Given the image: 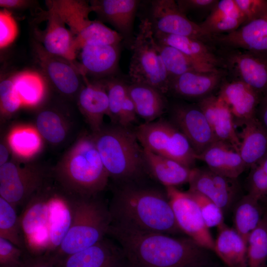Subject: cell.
I'll use <instances>...</instances> for the list:
<instances>
[{
	"mask_svg": "<svg viewBox=\"0 0 267 267\" xmlns=\"http://www.w3.org/2000/svg\"><path fill=\"white\" fill-rule=\"evenodd\" d=\"M107 235L116 241L130 267H202L209 250L188 237H176L111 224Z\"/></svg>",
	"mask_w": 267,
	"mask_h": 267,
	"instance_id": "6da1fadb",
	"label": "cell"
},
{
	"mask_svg": "<svg viewBox=\"0 0 267 267\" xmlns=\"http://www.w3.org/2000/svg\"><path fill=\"white\" fill-rule=\"evenodd\" d=\"M108 207L112 224L171 235L182 232L166 188L149 184L146 179L115 184Z\"/></svg>",
	"mask_w": 267,
	"mask_h": 267,
	"instance_id": "7a4b0ae2",
	"label": "cell"
},
{
	"mask_svg": "<svg viewBox=\"0 0 267 267\" xmlns=\"http://www.w3.org/2000/svg\"><path fill=\"white\" fill-rule=\"evenodd\" d=\"M54 178L71 197L97 196L109 176L92 134L82 135L64 154L53 170Z\"/></svg>",
	"mask_w": 267,
	"mask_h": 267,
	"instance_id": "3957f363",
	"label": "cell"
},
{
	"mask_svg": "<svg viewBox=\"0 0 267 267\" xmlns=\"http://www.w3.org/2000/svg\"><path fill=\"white\" fill-rule=\"evenodd\" d=\"M109 178L115 184L146 179L149 174L144 148L134 130L118 124L92 133Z\"/></svg>",
	"mask_w": 267,
	"mask_h": 267,
	"instance_id": "277c9868",
	"label": "cell"
},
{
	"mask_svg": "<svg viewBox=\"0 0 267 267\" xmlns=\"http://www.w3.org/2000/svg\"><path fill=\"white\" fill-rule=\"evenodd\" d=\"M68 197L72 209L71 223L59 246L51 254L45 256L52 262L102 240L107 235L112 222L108 206L97 196Z\"/></svg>",
	"mask_w": 267,
	"mask_h": 267,
	"instance_id": "5b68a950",
	"label": "cell"
},
{
	"mask_svg": "<svg viewBox=\"0 0 267 267\" xmlns=\"http://www.w3.org/2000/svg\"><path fill=\"white\" fill-rule=\"evenodd\" d=\"M131 48L129 75L132 83L147 85L164 94L168 93L170 80L149 19L140 21Z\"/></svg>",
	"mask_w": 267,
	"mask_h": 267,
	"instance_id": "8992f818",
	"label": "cell"
},
{
	"mask_svg": "<svg viewBox=\"0 0 267 267\" xmlns=\"http://www.w3.org/2000/svg\"><path fill=\"white\" fill-rule=\"evenodd\" d=\"M134 132L144 149L194 168L197 154L186 137L170 120L160 118L144 122Z\"/></svg>",
	"mask_w": 267,
	"mask_h": 267,
	"instance_id": "52a82bcc",
	"label": "cell"
},
{
	"mask_svg": "<svg viewBox=\"0 0 267 267\" xmlns=\"http://www.w3.org/2000/svg\"><path fill=\"white\" fill-rule=\"evenodd\" d=\"M218 49L226 78L247 84L262 97L267 92V51Z\"/></svg>",
	"mask_w": 267,
	"mask_h": 267,
	"instance_id": "ba28073f",
	"label": "cell"
},
{
	"mask_svg": "<svg viewBox=\"0 0 267 267\" xmlns=\"http://www.w3.org/2000/svg\"><path fill=\"white\" fill-rule=\"evenodd\" d=\"M46 177L36 165L10 160L0 166V197L16 209L44 188Z\"/></svg>",
	"mask_w": 267,
	"mask_h": 267,
	"instance_id": "9c48e42d",
	"label": "cell"
},
{
	"mask_svg": "<svg viewBox=\"0 0 267 267\" xmlns=\"http://www.w3.org/2000/svg\"><path fill=\"white\" fill-rule=\"evenodd\" d=\"M50 190L43 188L27 202L19 216L25 248L33 257L44 255L48 244Z\"/></svg>",
	"mask_w": 267,
	"mask_h": 267,
	"instance_id": "30bf717a",
	"label": "cell"
},
{
	"mask_svg": "<svg viewBox=\"0 0 267 267\" xmlns=\"http://www.w3.org/2000/svg\"><path fill=\"white\" fill-rule=\"evenodd\" d=\"M165 188L176 222L181 232L201 247L216 254L215 240L190 193L176 187Z\"/></svg>",
	"mask_w": 267,
	"mask_h": 267,
	"instance_id": "8fae6325",
	"label": "cell"
},
{
	"mask_svg": "<svg viewBox=\"0 0 267 267\" xmlns=\"http://www.w3.org/2000/svg\"><path fill=\"white\" fill-rule=\"evenodd\" d=\"M151 20L154 32L165 35L186 36L210 43V37L198 24L189 19L174 0L151 2Z\"/></svg>",
	"mask_w": 267,
	"mask_h": 267,
	"instance_id": "7c38bea8",
	"label": "cell"
},
{
	"mask_svg": "<svg viewBox=\"0 0 267 267\" xmlns=\"http://www.w3.org/2000/svg\"><path fill=\"white\" fill-rule=\"evenodd\" d=\"M170 121L186 137L197 156L217 141L197 104H174L170 108Z\"/></svg>",
	"mask_w": 267,
	"mask_h": 267,
	"instance_id": "4fadbf2b",
	"label": "cell"
},
{
	"mask_svg": "<svg viewBox=\"0 0 267 267\" xmlns=\"http://www.w3.org/2000/svg\"><path fill=\"white\" fill-rule=\"evenodd\" d=\"M36 61L51 84L62 94H78L84 78L77 65L64 58L47 52L41 44L34 45Z\"/></svg>",
	"mask_w": 267,
	"mask_h": 267,
	"instance_id": "5bb4252c",
	"label": "cell"
},
{
	"mask_svg": "<svg viewBox=\"0 0 267 267\" xmlns=\"http://www.w3.org/2000/svg\"><path fill=\"white\" fill-rule=\"evenodd\" d=\"M188 183L189 191L207 197L223 212L230 206L238 190L236 179L220 175L208 168H194Z\"/></svg>",
	"mask_w": 267,
	"mask_h": 267,
	"instance_id": "9a60e30c",
	"label": "cell"
},
{
	"mask_svg": "<svg viewBox=\"0 0 267 267\" xmlns=\"http://www.w3.org/2000/svg\"><path fill=\"white\" fill-rule=\"evenodd\" d=\"M124 262L120 246L105 237L93 246L52 263L55 267H122Z\"/></svg>",
	"mask_w": 267,
	"mask_h": 267,
	"instance_id": "2e32d148",
	"label": "cell"
},
{
	"mask_svg": "<svg viewBox=\"0 0 267 267\" xmlns=\"http://www.w3.org/2000/svg\"><path fill=\"white\" fill-rule=\"evenodd\" d=\"M226 76L223 69L202 72L189 71L171 81L168 93L181 98L198 101L213 94Z\"/></svg>",
	"mask_w": 267,
	"mask_h": 267,
	"instance_id": "e0dca14e",
	"label": "cell"
},
{
	"mask_svg": "<svg viewBox=\"0 0 267 267\" xmlns=\"http://www.w3.org/2000/svg\"><path fill=\"white\" fill-rule=\"evenodd\" d=\"M218 95L228 107L235 124L239 125L256 117L262 98L247 84L226 77L219 89Z\"/></svg>",
	"mask_w": 267,
	"mask_h": 267,
	"instance_id": "ac0fdd59",
	"label": "cell"
},
{
	"mask_svg": "<svg viewBox=\"0 0 267 267\" xmlns=\"http://www.w3.org/2000/svg\"><path fill=\"white\" fill-rule=\"evenodd\" d=\"M43 14L47 22L45 29L39 34L41 45L49 53L76 64L79 50L75 36L52 9L47 7Z\"/></svg>",
	"mask_w": 267,
	"mask_h": 267,
	"instance_id": "d6986e66",
	"label": "cell"
},
{
	"mask_svg": "<svg viewBox=\"0 0 267 267\" xmlns=\"http://www.w3.org/2000/svg\"><path fill=\"white\" fill-rule=\"evenodd\" d=\"M77 66L83 76L90 75L95 80L110 77L116 72L119 57V44H86L80 49Z\"/></svg>",
	"mask_w": 267,
	"mask_h": 267,
	"instance_id": "ffe728a7",
	"label": "cell"
},
{
	"mask_svg": "<svg viewBox=\"0 0 267 267\" xmlns=\"http://www.w3.org/2000/svg\"><path fill=\"white\" fill-rule=\"evenodd\" d=\"M197 104L205 116L217 141L226 143L239 152L240 140L234 118L224 102L218 94H213L199 100Z\"/></svg>",
	"mask_w": 267,
	"mask_h": 267,
	"instance_id": "44dd1931",
	"label": "cell"
},
{
	"mask_svg": "<svg viewBox=\"0 0 267 267\" xmlns=\"http://www.w3.org/2000/svg\"><path fill=\"white\" fill-rule=\"evenodd\" d=\"M210 44L218 48L267 51V15L233 32L212 36Z\"/></svg>",
	"mask_w": 267,
	"mask_h": 267,
	"instance_id": "7402d4cb",
	"label": "cell"
},
{
	"mask_svg": "<svg viewBox=\"0 0 267 267\" xmlns=\"http://www.w3.org/2000/svg\"><path fill=\"white\" fill-rule=\"evenodd\" d=\"M84 85L78 94L79 108L92 133L103 126V118L109 115V102L103 79L90 81L83 76Z\"/></svg>",
	"mask_w": 267,
	"mask_h": 267,
	"instance_id": "603a6c76",
	"label": "cell"
},
{
	"mask_svg": "<svg viewBox=\"0 0 267 267\" xmlns=\"http://www.w3.org/2000/svg\"><path fill=\"white\" fill-rule=\"evenodd\" d=\"M139 2L137 0H92L89 3L99 21L112 25L123 39H130Z\"/></svg>",
	"mask_w": 267,
	"mask_h": 267,
	"instance_id": "cb8c5ba5",
	"label": "cell"
},
{
	"mask_svg": "<svg viewBox=\"0 0 267 267\" xmlns=\"http://www.w3.org/2000/svg\"><path fill=\"white\" fill-rule=\"evenodd\" d=\"M156 41L172 46L182 52L204 72H212L222 68L220 57L210 44L186 36L165 35L155 33Z\"/></svg>",
	"mask_w": 267,
	"mask_h": 267,
	"instance_id": "d4e9b609",
	"label": "cell"
},
{
	"mask_svg": "<svg viewBox=\"0 0 267 267\" xmlns=\"http://www.w3.org/2000/svg\"><path fill=\"white\" fill-rule=\"evenodd\" d=\"M212 171L223 176L237 179L246 166L239 153L230 145L216 141L197 156Z\"/></svg>",
	"mask_w": 267,
	"mask_h": 267,
	"instance_id": "484cf974",
	"label": "cell"
},
{
	"mask_svg": "<svg viewBox=\"0 0 267 267\" xmlns=\"http://www.w3.org/2000/svg\"><path fill=\"white\" fill-rule=\"evenodd\" d=\"M46 3L69 27L76 38L79 51V44L93 22L89 17L91 12L89 2L80 0H46Z\"/></svg>",
	"mask_w": 267,
	"mask_h": 267,
	"instance_id": "4316f807",
	"label": "cell"
},
{
	"mask_svg": "<svg viewBox=\"0 0 267 267\" xmlns=\"http://www.w3.org/2000/svg\"><path fill=\"white\" fill-rule=\"evenodd\" d=\"M241 125L239 153L246 167H252L267 156V132L256 117Z\"/></svg>",
	"mask_w": 267,
	"mask_h": 267,
	"instance_id": "83f0119b",
	"label": "cell"
},
{
	"mask_svg": "<svg viewBox=\"0 0 267 267\" xmlns=\"http://www.w3.org/2000/svg\"><path fill=\"white\" fill-rule=\"evenodd\" d=\"M149 176L167 187L188 183L193 168L144 149Z\"/></svg>",
	"mask_w": 267,
	"mask_h": 267,
	"instance_id": "f1b7e54d",
	"label": "cell"
},
{
	"mask_svg": "<svg viewBox=\"0 0 267 267\" xmlns=\"http://www.w3.org/2000/svg\"><path fill=\"white\" fill-rule=\"evenodd\" d=\"M245 21L234 0H221L199 25L211 38L212 36L233 32L244 25Z\"/></svg>",
	"mask_w": 267,
	"mask_h": 267,
	"instance_id": "f546056e",
	"label": "cell"
},
{
	"mask_svg": "<svg viewBox=\"0 0 267 267\" xmlns=\"http://www.w3.org/2000/svg\"><path fill=\"white\" fill-rule=\"evenodd\" d=\"M72 221L70 198L67 195L52 193L50 199L48 223V256L60 245L66 235Z\"/></svg>",
	"mask_w": 267,
	"mask_h": 267,
	"instance_id": "4dcf8cb0",
	"label": "cell"
},
{
	"mask_svg": "<svg viewBox=\"0 0 267 267\" xmlns=\"http://www.w3.org/2000/svg\"><path fill=\"white\" fill-rule=\"evenodd\" d=\"M128 92L134 104L137 116L145 123L157 120L167 109L165 94L151 86L131 83L128 86Z\"/></svg>",
	"mask_w": 267,
	"mask_h": 267,
	"instance_id": "1f68e13d",
	"label": "cell"
},
{
	"mask_svg": "<svg viewBox=\"0 0 267 267\" xmlns=\"http://www.w3.org/2000/svg\"><path fill=\"white\" fill-rule=\"evenodd\" d=\"M218 229L216 254L228 267H247V244L242 237L225 224Z\"/></svg>",
	"mask_w": 267,
	"mask_h": 267,
	"instance_id": "d6a6232c",
	"label": "cell"
},
{
	"mask_svg": "<svg viewBox=\"0 0 267 267\" xmlns=\"http://www.w3.org/2000/svg\"><path fill=\"white\" fill-rule=\"evenodd\" d=\"M36 129L43 139L52 145L64 142L68 136L69 125L65 117L50 108L41 110L36 117Z\"/></svg>",
	"mask_w": 267,
	"mask_h": 267,
	"instance_id": "836d02e7",
	"label": "cell"
},
{
	"mask_svg": "<svg viewBox=\"0 0 267 267\" xmlns=\"http://www.w3.org/2000/svg\"><path fill=\"white\" fill-rule=\"evenodd\" d=\"M12 79L22 105L34 106L42 101L45 93V85L40 74L25 71L13 76Z\"/></svg>",
	"mask_w": 267,
	"mask_h": 267,
	"instance_id": "e575fe53",
	"label": "cell"
},
{
	"mask_svg": "<svg viewBox=\"0 0 267 267\" xmlns=\"http://www.w3.org/2000/svg\"><path fill=\"white\" fill-rule=\"evenodd\" d=\"M259 203V201L247 194L238 202L235 209V229L246 244L249 234L257 227L263 217Z\"/></svg>",
	"mask_w": 267,
	"mask_h": 267,
	"instance_id": "d590c367",
	"label": "cell"
},
{
	"mask_svg": "<svg viewBox=\"0 0 267 267\" xmlns=\"http://www.w3.org/2000/svg\"><path fill=\"white\" fill-rule=\"evenodd\" d=\"M267 262V213L250 233L247 243V267H266Z\"/></svg>",
	"mask_w": 267,
	"mask_h": 267,
	"instance_id": "8d00e7d4",
	"label": "cell"
},
{
	"mask_svg": "<svg viewBox=\"0 0 267 267\" xmlns=\"http://www.w3.org/2000/svg\"><path fill=\"white\" fill-rule=\"evenodd\" d=\"M156 42L167 72L170 83L171 81L186 72L192 71L202 72L191 59L179 49L169 45Z\"/></svg>",
	"mask_w": 267,
	"mask_h": 267,
	"instance_id": "74e56055",
	"label": "cell"
},
{
	"mask_svg": "<svg viewBox=\"0 0 267 267\" xmlns=\"http://www.w3.org/2000/svg\"><path fill=\"white\" fill-rule=\"evenodd\" d=\"M0 238L23 250L25 245L16 209L0 197Z\"/></svg>",
	"mask_w": 267,
	"mask_h": 267,
	"instance_id": "f35d334b",
	"label": "cell"
},
{
	"mask_svg": "<svg viewBox=\"0 0 267 267\" xmlns=\"http://www.w3.org/2000/svg\"><path fill=\"white\" fill-rule=\"evenodd\" d=\"M8 143L17 156L28 158L37 153L41 147V136L36 130L17 127L9 134Z\"/></svg>",
	"mask_w": 267,
	"mask_h": 267,
	"instance_id": "ab89813d",
	"label": "cell"
},
{
	"mask_svg": "<svg viewBox=\"0 0 267 267\" xmlns=\"http://www.w3.org/2000/svg\"><path fill=\"white\" fill-rule=\"evenodd\" d=\"M109 102V115L113 124H117L121 110L128 94V86L122 80L113 77L103 79Z\"/></svg>",
	"mask_w": 267,
	"mask_h": 267,
	"instance_id": "60d3db41",
	"label": "cell"
},
{
	"mask_svg": "<svg viewBox=\"0 0 267 267\" xmlns=\"http://www.w3.org/2000/svg\"><path fill=\"white\" fill-rule=\"evenodd\" d=\"M197 203L205 223L209 228L223 226V211L214 202L196 192L188 190Z\"/></svg>",
	"mask_w": 267,
	"mask_h": 267,
	"instance_id": "b9f144b4",
	"label": "cell"
},
{
	"mask_svg": "<svg viewBox=\"0 0 267 267\" xmlns=\"http://www.w3.org/2000/svg\"><path fill=\"white\" fill-rule=\"evenodd\" d=\"M248 194L260 201L267 195V156L251 167Z\"/></svg>",
	"mask_w": 267,
	"mask_h": 267,
	"instance_id": "7bdbcfd3",
	"label": "cell"
},
{
	"mask_svg": "<svg viewBox=\"0 0 267 267\" xmlns=\"http://www.w3.org/2000/svg\"><path fill=\"white\" fill-rule=\"evenodd\" d=\"M14 86L12 76L3 79L0 83V106L2 115L10 116L21 106Z\"/></svg>",
	"mask_w": 267,
	"mask_h": 267,
	"instance_id": "ee69618b",
	"label": "cell"
},
{
	"mask_svg": "<svg viewBox=\"0 0 267 267\" xmlns=\"http://www.w3.org/2000/svg\"><path fill=\"white\" fill-rule=\"evenodd\" d=\"M18 33L17 22L11 12L6 9L0 11V48L10 45Z\"/></svg>",
	"mask_w": 267,
	"mask_h": 267,
	"instance_id": "f6af8a7d",
	"label": "cell"
},
{
	"mask_svg": "<svg viewBox=\"0 0 267 267\" xmlns=\"http://www.w3.org/2000/svg\"><path fill=\"white\" fill-rule=\"evenodd\" d=\"M23 250L10 242L0 238V267H23Z\"/></svg>",
	"mask_w": 267,
	"mask_h": 267,
	"instance_id": "bcb514c9",
	"label": "cell"
},
{
	"mask_svg": "<svg viewBox=\"0 0 267 267\" xmlns=\"http://www.w3.org/2000/svg\"><path fill=\"white\" fill-rule=\"evenodd\" d=\"M218 0H178L176 2L180 10L187 14L201 16L205 20L216 5Z\"/></svg>",
	"mask_w": 267,
	"mask_h": 267,
	"instance_id": "7dc6e473",
	"label": "cell"
},
{
	"mask_svg": "<svg viewBox=\"0 0 267 267\" xmlns=\"http://www.w3.org/2000/svg\"><path fill=\"white\" fill-rule=\"evenodd\" d=\"M245 18V24L267 15V0H234Z\"/></svg>",
	"mask_w": 267,
	"mask_h": 267,
	"instance_id": "c3c4849f",
	"label": "cell"
},
{
	"mask_svg": "<svg viewBox=\"0 0 267 267\" xmlns=\"http://www.w3.org/2000/svg\"><path fill=\"white\" fill-rule=\"evenodd\" d=\"M137 116L134 104L128 92L117 124L130 128L136 120Z\"/></svg>",
	"mask_w": 267,
	"mask_h": 267,
	"instance_id": "681fc988",
	"label": "cell"
},
{
	"mask_svg": "<svg viewBox=\"0 0 267 267\" xmlns=\"http://www.w3.org/2000/svg\"><path fill=\"white\" fill-rule=\"evenodd\" d=\"M23 267H55L52 262L47 257L31 256L25 258Z\"/></svg>",
	"mask_w": 267,
	"mask_h": 267,
	"instance_id": "f907efd6",
	"label": "cell"
},
{
	"mask_svg": "<svg viewBox=\"0 0 267 267\" xmlns=\"http://www.w3.org/2000/svg\"><path fill=\"white\" fill-rule=\"evenodd\" d=\"M256 117L267 132V92L261 99L257 110Z\"/></svg>",
	"mask_w": 267,
	"mask_h": 267,
	"instance_id": "816d5d0a",
	"label": "cell"
},
{
	"mask_svg": "<svg viewBox=\"0 0 267 267\" xmlns=\"http://www.w3.org/2000/svg\"><path fill=\"white\" fill-rule=\"evenodd\" d=\"M31 1L24 0H0V6L6 9H17L26 7Z\"/></svg>",
	"mask_w": 267,
	"mask_h": 267,
	"instance_id": "f5cc1de1",
	"label": "cell"
},
{
	"mask_svg": "<svg viewBox=\"0 0 267 267\" xmlns=\"http://www.w3.org/2000/svg\"><path fill=\"white\" fill-rule=\"evenodd\" d=\"M6 142H1L0 145V166L8 162L10 159L11 149Z\"/></svg>",
	"mask_w": 267,
	"mask_h": 267,
	"instance_id": "db71d44e",
	"label": "cell"
},
{
	"mask_svg": "<svg viewBox=\"0 0 267 267\" xmlns=\"http://www.w3.org/2000/svg\"><path fill=\"white\" fill-rule=\"evenodd\" d=\"M122 267H130L127 264H126V263L124 262V263L123 265L122 266Z\"/></svg>",
	"mask_w": 267,
	"mask_h": 267,
	"instance_id": "11a10c76",
	"label": "cell"
},
{
	"mask_svg": "<svg viewBox=\"0 0 267 267\" xmlns=\"http://www.w3.org/2000/svg\"><path fill=\"white\" fill-rule=\"evenodd\" d=\"M206 267V266H205V267Z\"/></svg>",
	"mask_w": 267,
	"mask_h": 267,
	"instance_id": "9f6ffc18",
	"label": "cell"
},
{
	"mask_svg": "<svg viewBox=\"0 0 267 267\" xmlns=\"http://www.w3.org/2000/svg\"><path fill=\"white\" fill-rule=\"evenodd\" d=\"M266 212L267 213V210L266 211Z\"/></svg>",
	"mask_w": 267,
	"mask_h": 267,
	"instance_id": "6f0895ef",
	"label": "cell"
}]
</instances>
